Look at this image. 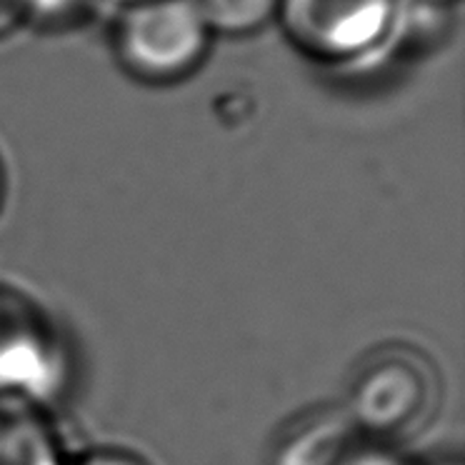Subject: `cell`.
Segmentation results:
<instances>
[{
  "instance_id": "10",
  "label": "cell",
  "mask_w": 465,
  "mask_h": 465,
  "mask_svg": "<svg viewBox=\"0 0 465 465\" xmlns=\"http://www.w3.org/2000/svg\"><path fill=\"white\" fill-rule=\"evenodd\" d=\"M18 25H23L18 0H0V38L15 31Z\"/></svg>"
},
{
  "instance_id": "6",
  "label": "cell",
  "mask_w": 465,
  "mask_h": 465,
  "mask_svg": "<svg viewBox=\"0 0 465 465\" xmlns=\"http://www.w3.org/2000/svg\"><path fill=\"white\" fill-rule=\"evenodd\" d=\"M0 465H63L58 435L41 403L0 393Z\"/></svg>"
},
{
  "instance_id": "1",
  "label": "cell",
  "mask_w": 465,
  "mask_h": 465,
  "mask_svg": "<svg viewBox=\"0 0 465 465\" xmlns=\"http://www.w3.org/2000/svg\"><path fill=\"white\" fill-rule=\"evenodd\" d=\"M401 11L403 0H281L275 23L303 58L345 73L383 61Z\"/></svg>"
},
{
  "instance_id": "9",
  "label": "cell",
  "mask_w": 465,
  "mask_h": 465,
  "mask_svg": "<svg viewBox=\"0 0 465 465\" xmlns=\"http://www.w3.org/2000/svg\"><path fill=\"white\" fill-rule=\"evenodd\" d=\"M63 465H151L143 460L141 455L131 453V450H115V448H105V450H93V453L81 455L78 460H63Z\"/></svg>"
},
{
  "instance_id": "11",
  "label": "cell",
  "mask_w": 465,
  "mask_h": 465,
  "mask_svg": "<svg viewBox=\"0 0 465 465\" xmlns=\"http://www.w3.org/2000/svg\"><path fill=\"white\" fill-rule=\"evenodd\" d=\"M351 465H393V463H388L385 458H373V455H368V458H365V455L358 453L353 460H351Z\"/></svg>"
},
{
  "instance_id": "4",
  "label": "cell",
  "mask_w": 465,
  "mask_h": 465,
  "mask_svg": "<svg viewBox=\"0 0 465 465\" xmlns=\"http://www.w3.org/2000/svg\"><path fill=\"white\" fill-rule=\"evenodd\" d=\"M61 381L63 348L48 315L25 293L0 283V393L43 403Z\"/></svg>"
},
{
  "instance_id": "8",
  "label": "cell",
  "mask_w": 465,
  "mask_h": 465,
  "mask_svg": "<svg viewBox=\"0 0 465 465\" xmlns=\"http://www.w3.org/2000/svg\"><path fill=\"white\" fill-rule=\"evenodd\" d=\"M95 0H18L23 25L41 31H65L85 18Z\"/></svg>"
},
{
  "instance_id": "5",
  "label": "cell",
  "mask_w": 465,
  "mask_h": 465,
  "mask_svg": "<svg viewBox=\"0 0 465 465\" xmlns=\"http://www.w3.org/2000/svg\"><path fill=\"white\" fill-rule=\"evenodd\" d=\"M363 435L345 408L323 405L285 425L271 453V465H351Z\"/></svg>"
},
{
  "instance_id": "13",
  "label": "cell",
  "mask_w": 465,
  "mask_h": 465,
  "mask_svg": "<svg viewBox=\"0 0 465 465\" xmlns=\"http://www.w3.org/2000/svg\"><path fill=\"white\" fill-rule=\"evenodd\" d=\"M415 3H423V5H430V8H443V11H450L458 0H415Z\"/></svg>"
},
{
  "instance_id": "2",
  "label": "cell",
  "mask_w": 465,
  "mask_h": 465,
  "mask_svg": "<svg viewBox=\"0 0 465 465\" xmlns=\"http://www.w3.org/2000/svg\"><path fill=\"white\" fill-rule=\"evenodd\" d=\"M213 33L188 0H138L118 8L111 31L115 61L133 81L175 85L201 68Z\"/></svg>"
},
{
  "instance_id": "14",
  "label": "cell",
  "mask_w": 465,
  "mask_h": 465,
  "mask_svg": "<svg viewBox=\"0 0 465 465\" xmlns=\"http://www.w3.org/2000/svg\"><path fill=\"white\" fill-rule=\"evenodd\" d=\"M113 5H118V8H125V5H131V3H138V0H108Z\"/></svg>"
},
{
  "instance_id": "7",
  "label": "cell",
  "mask_w": 465,
  "mask_h": 465,
  "mask_svg": "<svg viewBox=\"0 0 465 465\" xmlns=\"http://www.w3.org/2000/svg\"><path fill=\"white\" fill-rule=\"evenodd\" d=\"M213 38H248L275 23L281 0H188Z\"/></svg>"
},
{
  "instance_id": "12",
  "label": "cell",
  "mask_w": 465,
  "mask_h": 465,
  "mask_svg": "<svg viewBox=\"0 0 465 465\" xmlns=\"http://www.w3.org/2000/svg\"><path fill=\"white\" fill-rule=\"evenodd\" d=\"M5 193H8V171H5V163L0 158V208L5 201Z\"/></svg>"
},
{
  "instance_id": "3",
  "label": "cell",
  "mask_w": 465,
  "mask_h": 465,
  "mask_svg": "<svg viewBox=\"0 0 465 465\" xmlns=\"http://www.w3.org/2000/svg\"><path fill=\"white\" fill-rule=\"evenodd\" d=\"M438 403L433 363L413 348H385L361 365L343 408L361 435L403 438L423 430Z\"/></svg>"
}]
</instances>
